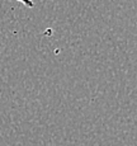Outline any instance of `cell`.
Segmentation results:
<instances>
[{
	"label": "cell",
	"mask_w": 137,
	"mask_h": 146,
	"mask_svg": "<svg viewBox=\"0 0 137 146\" xmlns=\"http://www.w3.org/2000/svg\"><path fill=\"white\" fill-rule=\"evenodd\" d=\"M17 1H19V3H22V4L27 5L28 8H33V7H34V3H33L32 0H17Z\"/></svg>",
	"instance_id": "obj_1"
}]
</instances>
